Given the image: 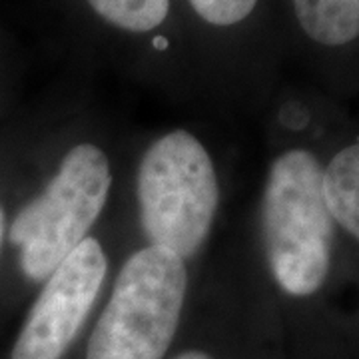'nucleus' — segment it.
<instances>
[{
    "instance_id": "9",
    "label": "nucleus",
    "mask_w": 359,
    "mask_h": 359,
    "mask_svg": "<svg viewBox=\"0 0 359 359\" xmlns=\"http://www.w3.org/2000/svg\"><path fill=\"white\" fill-rule=\"evenodd\" d=\"M190 13L214 30H231L242 26L256 13L259 0H184Z\"/></svg>"
},
{
    "instance_id": "2",
    "label": "nucleus",
    "mask_w": 359,
    "mask_h": 359,
    "mask_svg": "<svg viewBox=\"0 0 359 359\" xmlns=\"http://www.w3.org/2000/svg\"><path fill=\"white\" fill-rule=\"evenodd\" d=\"M218 196L212 158L190 132L174 130L146 150L138 168V204L150 245L192 257L212 230Z\"/></svg>"
},
{
    "instance_id": "10",
    "label": "nucleus",
    "mask_w": 359,
    "mask_h": 359,
    "mask_svg": "<svg viewBox=\"0 0 359 359\" xmlns=\"http://www.w3.org/2000/svg\"><path fill=\"white\" fill-rule=\"evenodd\" d=\"M174 359H214L212 355H208L205 351H200V349H190V351H184L180 353L178 358Z\"/></svg>"
},
{
    "instance_id": "1",
    "label": "nucleus",
    "mask_w": 359,
    "mask_h": 359,
    "mask_svg": "<svg viewBox=\"0 0 359 359\" xmlns=\"http://www.w3.org/2000/svg\"><path fill=\"white\" fill-rule=\"evenodd\" d=\"M334 230L320 160L308 150L278 156L262 200V236L269 269L285 294L306 297L323 285Z\"/></svg>"
},
{
    "instance_id": "3",
    "label": "nucleus",
    "mask_w": 359,
    "mask_h": 359,
    "mask_svg": "<svg viewBox=\"0 0 359 359\" xmlns=\"http://www.w3.org/2000/svg\"><path fill=\"white\" fill-rule=\"evenodd\" d=\"M188 273L184 259L148 245L134 252L90 335L86 359H162L178 330Z\"/></svg>"
},
{
    "instance_id": "4",
    "label": "nucleus",
    "mask_w": 359,
    "mask_h": 359,
    "mask_svg": "<svg viewBox=\"0 0 359 359\" xmlns=\"http://www.w3.org/2000/svg\"><path fill=\"white\" fill-rule=\"evenodd\" d=\"M110 186V162L98 146L78 144L65 156L46 190L18 212L8 231L28 280L44 282L86 240Z\"/></svg>"
},
{
    "instance_id": "7",
    "label": "nucleus",
    "mask_w": 359,
    "mask_h": 359,
    "mask_svg": "<svg viewBox=\"0 0 359 359\" xmlns=\"http://www.w3.org/2000/svg\"><path fill=\"white\" fill-rule=\"evenodd\" d=\"M102 25L132 36H152L156 48H166L168 40L158 32L166 26L174 0H82Z\"/></svg>"
},
{
    "instance_id": "8",
    "label": "nucleus",
    "mask_w": 359,
    "mask_h": 359,
    "mask_svg": "<svg viewBox=\"0 0 359 359\" xmlns=\"http://www.w3.org/2000/svg\"><path fill=\"white\" fill-rule=\"evenodd\" d=\"M330 214L359 242V142L339 150L323 170Z\"/></svg>"
},
{
    "instance_id": "11",
    "label": "nucleus",
    "mask_w": 359,
    "mask_h": 359,
    "mask_svg": "<svg viewBox=\"0 0 359 359\" xmlns=\"http://www.w3.org/2000/svg\"><path fill=\"white\" fill-rule=\"evenodd\" d=\"M4 228H6V218H4V210L0 208V245L4 240Z\"/></svg>"
},
{
    "instance_id": "5",
    "label": "nucleus",
    "mask_w": 359,
    "mask_h": 359,
    "mask_svg": "<svg viewBox=\"0 0 359 359\" xmlns=\"http://www.w3.org/2000/svg\"><path fill=\"white\" fill-rule=\"evenodd\" d=\"M108 271L102 245L86 238L46 278L11 359H62L94 308Z\"/></svg>"
},
{
    "instance_id": "6",
    "label": "nucleus",
    "mask_w": 359,
    "mask_h": 359,
    "mask_svg": "<svg viewBox=\"0 0 359 359\" xmlns=\"http://www.w3.org/2000/svg\"><path fill=\"white\" fill-rule=\"evenodd\" d=\"M295 20L321 46H346L359 39V0H290Z\"/></svg>"
}]
</instances>
